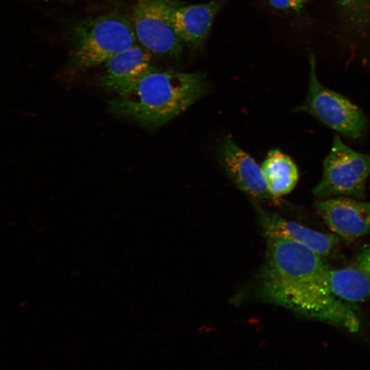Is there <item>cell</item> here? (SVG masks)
I'll list each match as a JSON object with an SVG mask.
<instances>
[{"label": "cell", "instance_id": "cell-5", "mask_svg": "<svg viewBox=\"0 0 370 370\" xmlns=\"http://www.w3.org/2000/svg\"><path fill=\"white\" fill-rule=\"evenodd\" d=\"M309 85L304 103L295 110L306 112L345 136L360 137L367 126L362 111L344 96L322 85L317 77L316 61L309 54Z\"/></svg>", "mask_w": 370, "mask_h": 370}, {"label": "cell", "instance_id": "cell-13", "mask_svg": "<svg viewBox=\"0 0 370 370\" xmlns=\"http://www.w3.org/2000/svg\"><path fill=\"white\" fill-rule=\"evenodd\" d=\"M261 168L269 190L274 198L289 193L297 183L299 173L296 164L278 149L268 153Z\"/></svg>", "mask_w": 370, "mask_h": 370}, {"label": "cell", "instance_id": "cell-16", "mask_svg": "<svg viewBox=\"0 0 370 370\" xmlns=\"http://www.w3.org/2000/svg\"><path fill=\"white\" fill-rule=\"evenodd\" d=\"M354 267L370 277V245L357 256Z\"/></svg>", "mask_w": 370, "mask_h": 370}, {"label": "cell", "instance_id": "cell-12", "mask_svg": "<svg viewBox=\"0 0 370 370\" xmlns=\"http://www.w3.org/2000/svg\"><path fill=\"white\" fill-rule=\"evenodd\" d=\"M326 280L331 293L343 301L354 303L370 299V277L356 267L330 268Z\"/></svg>", "mask_w": 370, "mask_h": 370}, {"label": "cell", "instance_id": "cell-7", "mask_svg": "<svg viewBox=\"0 0 370 370\" xmlns=\"http://www.w3.org/2000/svg\"><path fill=\"white\" fill-rule=\"evenodd\" d=\"M314 207L340 238L349 241L370 233V201L336 197L316 200Z\"/></svg>", "mask_w": 370, "mask_h": 370}, {"label": "cell", "instance_id": "cell-9", "mask_svg": "<svg viewBox=\"0 0 370 370\" xmlns=\"http://www.w3.org/2000/svg\"><path fill=\"white\" fill-rule=\"evenodd\" d=\"M220 160L233 184L254 200H271L262 168L232 139L225 138L220 148Z\"/></svg>", "mask_w": 370, "mask_h": 370}, {"label": "cell", "instance_id": "cell-17", "mask_svg": "<svg viewBox=\"0 0 370 370\" xmlns=\"http://www.w3.org/2000/svg\"><path fill=\"white\" fill-rule=\"evenodd\" d=\"M57 1H59V0H57ZM63 1V0H62Z\"/></svg>", "mask_w": 370, "mask_h": 370}, {"label": "cell", "instance_id": "cell-11", "mask_svg": "<svg viewBox=\"0 0 370 370\" xmlns=\"http://www.w3.org/2000/svg\"><path fill=\"white\" fill-rule=\"evenodd\" d=\"M151 62V53L136 45L112 57L104 64L106 69L101 84L107 90L121 93L155 69Z\"/></svg>", "mask_w": 370, "mask_h": 370}, {"label": "cell", "instance_id": "cell-6", "mask_svg": "<svg viewBox=\"0 0 370 370\" xmlns=\"http://www.w3.org/2000/svg\"><path fill=\"white\" fill-rule=\"evenodd\" d=\"M168 3L169 0H138L132 23L141 47L161 57L179 59L184 43L169 21Z\"/></svg>", "mask_w": 370, "mask_h": 370}, {"label": "cell", "instance_id": "cell-2", "mask_svg": "<svg viewBox=\"0 0 370 370\" xmlns=\"http://www.w3.org/2000/svg\"><path fill=\"white\" fill-rule=\"evenodd\" d=\"M201 72L153 69L109 103L111 112L149 127H160L200 99L206 92Z\"/></svg>", "mask_w": 370, "mask_h": 370}, {"label": "cell", "instance_id": "cell-10", "mask_svg": "<svg viewBox=\"0 0 370 370\" xmlns=\"http://www.w3.org/2000/svg\"><path fill=\"white\" fill-rule=\"evenodd\" d=\"M255 208L266 236H280L295 241L321 256L328 255L340 241L334 234H324L288 221L258 204Z\"/></svg>", "mask_w": 370, "mask_h": 370}, {"label": "cell", "instance_id": "cell-14", "mask_svg": "<svg viewBox=\"0 0 370 370\" xmlns=\"http://www.w3.org/2000/svg\"><path fill=\"white\" fill-rule=\"evenodd\" d=\"M344 21L354 31L362 32L370 27V0H335Z\"/></svg>", "mask_w": 370, "mask_h": 370}, {"label": "cell", "instance_id": "cell-1", "mask_svg": "<svg viewBox=\"0 0 370 370\" xmlns=\"http://www.w3.org/2000/svg\"><path fill=\"white\" fill-rule=\"evenodd\" d=\"M264 262L258 275L262 299L349 332L360 329L353 307L336 297L327 284L330 269L322 256L295 241L266 236Z\"/></svg>", "mask_w": 370, "mask_h": 370}, {"label": "cell", "instance_id": "cell-3", "mask_svg": "<svg viewBox=\"0 0 370 370\" xmlns=\"http://www.w3.org/2000/svg\"><path fill=\"white\" fill-rule=\"evenodd\" d=\"M71 64L83 70L105 64L136 45L133 25L119 12H110L73 23L67 32Z\"/></svg>", "mask_w": 370, "mask_h": 370}, {"label": "cell", "instance_id": "cell-8", "mask_svg": "<svg viewBox=\"0 0 370 370\" xmlns=\"http://www.w3.org/2000/svg\"><path fill=\"white\" fill-rule=\"evenodd\" d=\"M227 1L211 0L203 3L180 4L169 0L168 18L184 45L197 49L204 45L215 17Z\"/></svg>", "mask_w": 370, "mask_h": 370}, {"label": "cell", "instance_id": "cell-15", "mask_svg": "<svg viewBox=\"0 0 370 370\" xmlns=\"http://www.w3.org/2000/svg\"><path fill=\"white\" fill-rule=\"evenodd\" d=\"M308 0H269L273 8L280 10H291L299 13Z\"/></svg>", "mask_w": 370, "mask_h": 370}, {"label": "cell", "instance_id": "cell-4", "mask_svg": "<svg viewBox=\"0 0 370 370\" xmlns=\"http://www.w3.org/2000/svg\"><path fill=\"white\" fill-rule=\"evenodd\" d=\"M370 175V155L357 152L334 135L323 163V175L312 193L320 199L336 197H365Z\"/></svg>", "mask_w": 370, "mask_h": 370}]
</instances>
